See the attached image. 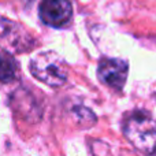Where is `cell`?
Returning a JSON list of instances; mask_svg holds the SVG:
<instances>
[{"instance_id":"4","label":"cell","mask_w":156,"mask_h":156,"mask_svg":"<svg viewBox=\"0 0 156 156\" xmlns=\"http://www.w3.org/2000/svg\"><path fill=\"white\" fill-rule=\"evenodd\" d=\"M129 74V63L123 59L104 58L97 66V77L104 85L121 90L125 86Z\"/></svg>"},{"instance_id":"2","label":"cell","mask_w":156,"mask_h":156,"mask_svg":"<svg viewBox=\"0 0 156 156\" xmlns=\"http://www.w3.org/2000/svg\"><path fill=\"white\" fill-rule=\"evenodd\" d=\"M32 76L52 88H59L67 81V63L56 52L47 51L36 55L29 63Z\"/></svg>"},{"instance_id":"7","label":"cell","mask_w":156,"mask_h":156,"mask_svg":"<svg viewBox=\"0 0 156 156\" xmlns=\"http://www.w3.org/2000/svg\"><path fill=\"white\" fill-rule=\"evenodd\" d=\"M18 63L12 58V54L0 52V82H10L16 78Z\"/></svg>"},{"instance_id":"6","label":"cell","mask_w":156,"mask_h":156,"mask_svg":"<svg viewBox=\"0 0 156 156\" xmlns=\"http://www.w3.org/2000/svg\"><path fill=\"white\" fill-rule=\"evenodd\" d=\"M32 94L30 92L25 90V89H18L15 92V94L12 96V108L19 114L21 116L26 118L27 121L32 119V116L34 115L36 118H40V108L38 104H30L29 105V100L32 99Z\"/></svg>"},{"instance_id":"8","label":"cell","mask_w":156,"mask_h":156,"mask_svg":"<svg viewBox=\"0 0 156 156\" xmlns=\"http://www.w3.org/2000/svg\"><path fill=\"white\" fill-rule=\"evenodd\" d=\"M73 112L76 115V121L80 125H82V127H92V125H94L97 121L94 114L85 107H76Z\"/></svg>"},{"instance_id":"3","label":"cell","mask_w":156,"mask_h":156,"mask_svg":"<svg viewBox=\"0 0 156 156\" xmlns=\"http://www.w3.org/2000/svg\"><path fill=\"white\" fill-rule=\"evenodd\" d=\"M37 45L33 34L19 22L0 15V49L8 54H25Z\"/></svg>"},{"instance_id":"1","label":"cell","mask_w":156,"mask_h":156,"mask_svg":"<svg viewBox=\"0 0 156 156\" xmlns=\"http://www.w3.org/2000/svg\"><path fill=\"white\" fill-rule=\"evenodd\" d=\"M126 140L145 156L156 155V121L145 110H136L127 114L123 121Z\"/></svg>"},{"instance_id":"5","label":"cell","mask_w":156,"mask_h":156,"mask_svg":"<svg viewBox=\"0 0 156 156\" xmlns=\"http://www.w3.org/2000/svg\"><path fill=\"white\" fill-rule=\"evenodd\" d=\"M41 21L52 27H63L73 16L70 0H41L38 7Z\"/></svg>"}]
</instances>
